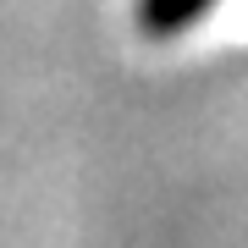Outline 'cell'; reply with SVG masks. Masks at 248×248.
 Wrapping results in <instances>:
<instances>
[{
	"instance_id": "1",
	"label": "cell",
	"mask_w": 248,
	"mask_h": 248,
	"mask_svg": "<svg viewBox=\"0 0 248 248\" xmlns=\"http://www.w3.org/2000/svg\"><path fill=\"white\" fill-rule=\"evenodd\" d=\"M210 6L215 0H138V22H143V33H155V39H177Z\"/></svg>"
}]
</instances>
